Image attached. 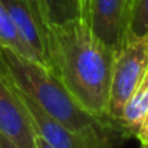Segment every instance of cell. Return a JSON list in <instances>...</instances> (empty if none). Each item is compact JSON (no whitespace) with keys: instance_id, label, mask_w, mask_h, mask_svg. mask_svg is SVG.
<instances>
[{"instance_id":"12","label":"cell","mask_w":148,"mask_h":148,"mask_svg":"<svg viewBox=\"0 0 148 148\" xmlns=\"http://www.w3.org/2000/svg\"><path fill=\"white\" fill-rule=\"evenodd\" d=\"M0 148H20V147H17L13 141H10L7 137H4L0 132Z\"/></svg>"},{"instance_id":"4","label":"cell","mask_w":148,"mask_h":148,"mask_svg":"<svg viewBox=\"0 0 148 148\" xmlns=\"http://www.w3.org/2000/svg\"><path fill=\"white\" fill-rule=\"evenodd\" d=\"M130 6L131 0H88L84 20L115 53L127 42Z\"/></svg>"},{"instance_id":"11","label":"cell","mask_w":148,"mask_h":148,"mask_svg":"<svg viewBox=\"0 0 148 148\" xmlns=\"http://www.w3.org/2000/svg\"><path fill=\"white\" fill-rule=\"evenodd\" d=\"M135 137H137V140L140 141L141 145L148 144V111L143 116V119H141V122H140V125L135 131Z\"/></svg>"},{"instance_id":"8","label":"cell","mask_w":148,"mask_h":148,"mask_svg":"<svg viewBox=\"0 0 148 148\" xmlns=\"http://www.w3.org/2000/svg\"><path fill=\"white\" fill-rule=\"evenodd\" d=\"M43 26L82 19L81 0H32Z\"/></svg>"},{"instance_id":"14","label":"cell","mask_w":148,"mask_h":148,"mask_svg":"<svg viewBox=\"0 0 148 148\" xmlns=\"http://www.w3.org/2000/svg\"><path fill=\"white\" fill-rule=\"evenodd\" d=\"M81 6H82V19H84V14H85V10L88 6V0H81Z\"/></svg>"},{"instance_id":"5","label":"cell","mask_w":148,"mask_h":148,"mask_svg":"<svg viewBox=\"0 0 148 148\" xmlns=\"http://www.w3.org/2000/svg\"><path fill=\"white\" fill-rule=\"evenodd\" d=\"M0 132L20 148L35 147V130L13 88L0 73Z\"/></svg>"},{"instance_id":"1","label":"cell","mask_w":148,"mask_h":148,"mask_svg":"<svg viewBox=\"0 0 148 148\" xmlns=\"http://www.w3.org/2000/svg\"><path fill=\"white\" fill-rule=\"evenodd\" d=\"M45 30L49 69L84 109L111 121L108 105L116 55L114 49L94 33L84 19L46 25Z\"/></svg>"},{"instance_id":"10","label":"cell","mask_w":148,"mask_h":148,"mask_svg":"<svg viewBox=\"0 0 148 148\" xmlns=\"http://www.w3.org/2000/svg\"><path fill=\"white\" fill-rule=\"evenodd\" d=\"M148 35V0H131L128 25H127V42L135 38ZM125 42V43H127Z\"/></svg>"},{"instance_id":"15","label":"cell","mask_w":148,"mask_h":148,"mask_svg":"<svg viewBox=\"0 0 148 148\" xmlns=\"http://www.w3.org/2000/svg\"><path fill=\"white\" fill-rule=\"evenodd\" d=\"M141 148H148V144H144V145H141Z\"/></svg>"},{"instance_id":"9","label":"cell","mask_w":148,"mask_h":148,"mask_svg":"<svg viewBox=\"0 0 148 148\" xmlns=\"http://www.w3.org/2000/svg\"><path fill=\"white\" fill-rule=\"evenodd\" d=\"M0 43L16 50L17 53H20L29 59L36 60L35 53L32 52V49L26 45V42L20 36L19 30L16 29L14 23L12 22V19H10L9 13L6 12L4 6L1 4V1H0Z\"/></svg>"},{"instance_id":"2","label":"cell","mask_w":148,"mask_h":148,"mask_svg":"<svg viewBox=\"0 0 148 148\" xmlns=\"http://www.w3.org/2000/svg\"><path fill=\"white\" fill-rule=\"evenodd\" d=\"M10 86L22 102L35 132L53 148H111L114 145L115 131H73L49 115L30 97L13 85Z\"/></svg>"},{"instance_id":"6","label":"cell","mask_w":148,"mask_h":148,"mask_svg":"<svg viewBox=\"0 0 148 148\" xmlns=\"http://www.w3.org/2000/svg\"><path fill=\"white\" fill-rule=\"evenodd\" d=\"M9 13L12 22L19 30L26 45L32 49L36 60L49 69L48 43L45 26L32 3V0H0Z\"/></svg>"},{"instance_id":"7","label":"cell","mask_w":148,"mask_h":148,"mask_svg":"<svg viewBox=\"0 0 148 148\" xmlns=\"http://www.w3.org/2000/svg\"><path fill=\"white\" fill-rule=\"evenodd\" d=\"M148 111V71L143 81L132 92L128 102L125 103L121 116L116 121V127L122 134L135 135V131Z\"/></svg>"},{"instance_id":"13","label":"cell","mask_w":148,"mask_h":148,"mask_svg":"<svg viewBox=\"0 0 148 148\" xmlns=\"http://www.w3.org/2000/svg\"><path fill=\"white\" fill-rule=\"evenodd\" d=\"M35 147L36 148H53L50 144H48L40 135L35 134Z\"/></svg>"},{"instance_id":"3","label":"cell","mask_w":148,"mask_h":148,"mask_svg":"<svg viewBox=\"0 0 148 148\" xmlns=\"http://www.w3.org/2000/svg\"><path fill=\"white\" fill-rule=\"evenodd\" d=\"M147 71L148 35L128 40L115 55L108 105V116L115 125L125 103L143 81Z\"/></svg>"}]
</instances>
